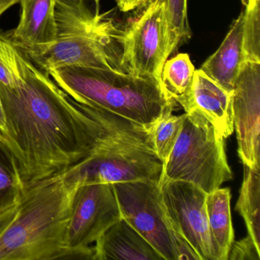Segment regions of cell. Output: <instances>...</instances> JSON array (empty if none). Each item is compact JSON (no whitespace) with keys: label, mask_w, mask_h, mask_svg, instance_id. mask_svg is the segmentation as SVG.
Instances as JSON below:
<instances>
[{"label":"cell","mask_w":260,"mask_h":260,"mask_svg":"<svg viewBox=\"0 0 260 260\" xmlns=\"http://www.w3.org/2000/svg\"><path fill=\"white\" fill-rule=\"evenodd\" d=\"M21 83H0L6 132L0 139L13 153L25 186L58 176L99 146L129 144L139 124L116 114L79 104L16 45Z\"/></svg>","instance_id":"obj_1"},{"label":"cell","mask_w":260,"mask_h":260,"mask_svg":"<svg viewBox=\"0 0 260 260\" xmlns=\"http://www.w3.org/2000/svg\"><path fill=\"white\" fill-rule=\"evenodd\" d=\"M77 187L59 176L25 186L16 217L0 237V260L70 258L67 232Z\"/></svg>","instance_id":"obj_2"},{"label":"cell","mask_w":260,"mask_h":260,"mask_svg":"<svg viewBox=\"0 0 260 260\" xmlns=\"http://www.w3.org/2000/svg\"><path fill=\"white\" fill-rule=\"evenodd\" d=\"M47 74L79 104L116 114L148 128L171 115L176 104L159 82L116 70L72 65Z\"/></svg>","instance_id":"obj_3"},{"label":"cell","mask_w":260,"mask_h":260,"mask_svg":"<svg viewBox=\"0 0 260 260\" xmlns=\"http://www.w3.org/2000/svg\"><path fill=\"white\" fill-rule=\"evenodd\" d=\"M55 19V41L25 51L42 71L75 65L125 72L119 43L121 30L107 14L92 13L84 1L56 0Z\"/></svg>","instance_id":"obj_4"},{"label":"cell","mask_w":260,"mask_h":260,"mask_svg":"<svg viewBox=\"0 0 260 260\" xmlns=\"http://www.w3.org/2000/svg\"><path fill=\"white\" fill-rule=\"evenodd\" d=\"M232 178L224 138L199 109L185 112L180 134L164 165L160 182H189L210 193Z\"/></svg>","instance_id":"obj_5"},{"label":"cell","mask_w":260,"mask_h":260,"mask_svg":"<svg viewBox=\"0 0 260 260\" xmlns=\"http://www.w3.org/2000/svg\"><path fill=\"white\" fill-rule=\"evenodd\" d=\"M121 217L127 220L164 260H179L184 237L176 231L166 209L160 185L153 181L112 184Z\"/></svg>","instance_id":"obj_6"},{"label":"cell","mask_w":260,"mask_h":260,"mask_svg":"<svg viewBox=\"0 0 260 260\" xmlns=\"http://www.w3.org/2000/svg\"><path fill=\"white\" fill-rule=\"evenodd\" d=\"M162 169L160 159L150 150L132 144H106L58 176L78 185L137 180L159 183Z\"/></svg>","instance_id":"obj_7"},{"label":"cell","mask_w":260,"mask_h":260,"mask_svg":"<svg viewBox=\"0 0 260 260\" xmlns=\"http://www.w3.org/2000/svg\"><path fill=\"white\" fill-rule=\"evenodd\" d=\"M121 217L112 184L78 185L67 232L70 258L95 260L94 248L89 246Z\"/></svg>","instance_id":"obj_8"},{"label":"cell","mask_w":260,"mask_h":260,"mask_svg":"<svg viewBox=\"0 0 260 260\" xmlns=\"http://www.w3.org/2000/svg\"><path fill=\"white\" fill-rule=\"evenodd\" d=\"M124 71L136 77L156 80L168 60L164 0H153L119 36Z\"/></svg>","instance_id":"obj_9"},{"label":"cell","mask_w":260,"mask_h":260,"mask_svg":"<svg viewBox=\"0 0 260 260\" xmlns=\"http://www.w3.org/2000/svg\"><path fill=\"white\" fill-rule=\"evenodd\" d=\"M159 185L166 209L176 231L192 246L200 260H216L207 217L208 193L182 181H162Z\"/></svg>","instance_id":"obj_10"},{"label":"cell","mask_w":260,"mask_h":260,"mask_svg":"<svg viewBox=\"0 0 260 260\" xmlns=\"http://www.w3.org/2000/svg\"><path fill=\"white\" fill-rule=\"evenodd\" d=\"M231 94L239 156L243 165L260 169V63L243 62Z\"/></svg>","instance_id":"obj_11"},{"label":"cell","mask_w":260,"mask_h":260,"mask_svg":"<svg viewBox=\"0 0 260 260\" xmlns=\"http://www.w3.org/2000/svg\"><path fill=\"white\" fill-rule=\"evenodd\" d=\"M20 21L10 38L24 51H36L55 41L56 0H19Z\"/></svg>","instance_id":"obj_12"},{"label":"cell","mask_w":260,"mask_h":260,"mask_svg":"<svg viewBox=\"0 0 260 260\" xmlns=\"http://www.w3.org/2000/svg\"><path fill=\"white\" fill-rule=\"evenodd\" d=\"M231 92L221 87L202 70H196L188 107L185 112L199 109L223 138H228L234 130Z\"/></svg>","instance_id":"obj_13"},{"label":"cell","mask_w":260,"mask_h":260,"mask_svg":"<svg viewBox=\"0 0 260 260\" xmlns=\"http://www.w3.org/2000/svg\"><path fill=\"white\" fill-rule=\"evenodd\" d=\"M95 260L164 259L127 220L121 217L95 242Z\"/></svg>","instance_id":"obj_14"},{"label":"cell","mask_w":260,"mask_h":260,"mask_svg":"<svg viewBox=\"0 0 260 260\" xmlns=\"http://www.w3.org/2000/svg\"><path fill=\"white\" fill-rule=\"evenodd\" d=\"M243 11L231 25L218 49L211 54L201 70L231 92L244 60L243 51Z\"/></svg>","instance_id":"obj_15"},{"label":"cell","mask_w":260,"mask_h":260,"mask_svg":"<svg viewBox=\"0 0 260 260\" xmlns=\"http://www.w3.org/2000/svg\"><path fill=\"white\" fill-rule=\"evenodd\" d=\"M229 188H219L207 194L206 211L208 228L216 260H228L234 241Z\"/></svg>","instance_id":"obj_16"},{"label":"cell","mask_w":260,"mask_h":260,"mask_svg":"<svg viewBox=\"0 0 260 260\" xmlns=\"http://www.w3.org/2000/svg\"><path fill=\"white\" fill-rule=\"evenodd\" d=\"M194 65L188 54H179L167 60L161 73V86L167 98L186 112L194 77Z\"/></svg>","instance_id":"obj_17"},{"label":"cell","mask_w":260,"mask_h":260,"mask_svg":"<svg viewBox=\"0 0 260 260\" xmlns=\"http://www.w3.org/2000/svg\"><path fill=\"white\" fill-rule=\"evenodd\" d=\"M260 174L259 169L244 165V177L237 204V210L243 217L248 231L260 248Z\"/></svg>","instance_id":"obj_18"},{"label":"cell","mask_w":260,"mask_h":260,"mask_svg":"<svg viewBox=\"0 0 260 260\" xmlns=\"http://www.w3.org/2000/svg\"><path fill=\"white\" fill-rule=\"evenodd\" d=\"M25 188L13 153L0 139V212L17 205Z\"/></svg>","instance_id":"obj_19"},{"label":"cell","mask_w":260,"mask_h":260,"mask_svg":"<svg viewBox=\"0 0 260 260\" xmlns=\"http://www.w3.org/2000/svg\"><path fill=\"white\" fill-rule=\"evenodd\" d=\"M169 57L191 36L188 21L187 0H164Z\"/></svg>","instance_id":"obj_20"},{"label":"cell","mask_w":260,"mask_h":260,"mask_svg":"<svg viewBox=\"0 0 260 260\" xmlns=\"http://www.w3.org/2000/svg\"><path fill=\"white\" fill-rule=\"evenodd\" d=\"M243 51L245 61L260 63V0H242Z\"/></svg>","instance_id":"obj_21"},{"label":"cell","mask_w":260,"mask_h":260,"mask_svg":"<svg viewBox=\"0 0 260 260\" xmlns=\"http://www.w3.org/2000/svg\"><path fill=\"white\" fill-rule=\"evenodd\" d=\"M185 114L170 115L158 121L151 127L152 140L156 156L165 164L171 153L183 124Z\"/></svg>","instance_id":"obj_22"},{"label":"cell","mask_w":260,"mask_h":260,"mask_svg":"<svg viewBox=\"0 0 260 260\" xmlns=\"http://www.w3.org/2000/svg\"><path fill=\"white\" fill-rule=\"evenodd\" d=\"M16 45L10 36L0 34V83L16 88L21 83L16 66Z\"/></svg>","instance_id":"obj_23"},{"label":"cell","mask_w":260,"mask_h":260,"mask_svg":"<svg viewBox=\"0 0 260 260\" xmlns=\"http://www.w3.org/2000/svg\"><path fill=\"white\" fill-rule=\"evenodd\" d=\"M260 260V248L252 237L246 236L242 240L233 242L228 260Z\"/></svg>","instance_id":"obj_24"},{"label":"cell","mask_w":260,"mask_h":260,"mask_svg":"<svg viewBox=\"0 0 260 260\" xmlns=\"http://www.w3.org/2000/svg\"><path fill=\"white\" fill-rule=\"evenodd\" d=\"M153 2V0H117V5L123 13H128L143 7L145 8Z\"/></svg>","instance_id":"obj_25"},{"label":"cell","mask_w":260,"mask_h":260,"mask_svg":"<svg viewBox=\"0 0 260 260\" xmlns=\"http://www.w3.org/2000/svg\"><path fill=\"white\" fill-rule=\"evenodd\" d=\"M17 205L11 207L3 212H0V237L5 232L6 230L11 224L16 217L18 212Z\"/></svg>","instance_id":"obj_26"},{"label":"cell","mask_w":260,"mask_h":260,"mask_svg":"<svg viewBox=\"0 0 260 260\" xmlns=\"http://www.w3.org/2000/svg\"><path fill=\"white\" fill-rule=\"evenodd\" d=\"M18 3H19V0H0V16H2L10 7Z\"/></svg>","instance_id":"obj_27"},{"label":"cell","mask_w":260,"mask_h":260,"mask_svg":"<svg viewBox=\"0 0 260 260\" xmlns=\"http://www.w3.org/2000/svg\"><path fill=\"white\" fill-rule=\"evenodd\" d=\"M6 132V117L5 112H4V106H3L2 101L0 99V136L4 135Z\"/></svg>","instance_id":"obj_28"},{"label":"cell","mask_w":260,"mask_h":260,"mask_svg":"<svg viewBox=\"0 0 260 260\" xmlns=\"http://www.w3.org/2000/svg\"><path fill=\"white\" fill-rule=\"evenodd\" d=\"M77 1H84V0H77ZM93 2H95L96 4V5L98 6L99 4H100V0H92Z\"/></svg>","instance_id":"obj_29"}]
</instances>
